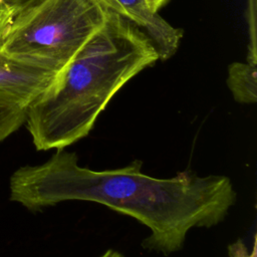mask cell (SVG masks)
<instances>
[{
	"mask_svg": "<svg viewBox=\"0 0 257 257\" xmlns=\"http://www.w3.org/2000/svg\"><path fill=\"white\" fill-rule=\"evenodd\" d=\"M108 9L126 18L141 29L154 44L159 60L174 56L183 38V30L165 20L146 0H100Z\"/></svg>",
	"mask_w": 257,
	"mask_h": 257,
	"instance_id": "obj_4",
	"label": "cell"
},
{
	"mask_svg": "<svg viewBox=\"0 0 257 257\" xmlns=\"http://www.w3.org/2000/svg\"><path fill=\"white\" fill-rule=\"evenodd\" d=\"M107 13L100 0H36L17 13L2 50L58 71L101 28Z\"/></svg>",
	"mask_w": 257,
	"mask_h": 257,
	"instance_id": "obj_3",
	"label": "cell"
},
{
	"mask_svg": "<svg viewBox=\"0 0 257 257\" xmlns=\"http://www.w3.org/2000/svg\"><path fill=\"white\" fill-rule=\"evenodd\" d=\"M227 85L233 98L243 104L257 101V64L235 61L228 67Z\"/></svg>",
	"mask_w": 257,
	"mask_h": 257,
	"instance_id": "obj_6",
	"label": "cell"
},
{
	"mask_svg": "<svg viewBox=\"0 0 257 257\" xmlns=\"http://www.w3.org/2000/svg\"><path fill=\"white\" fill-rule=\"evenodd\" d=\"M246 19L248 25L249 44L247 61L257 63V0H247Z\"/></svg>",
	"mask_w": 257,
	"mask_h": 257,
	"instance_id": "obj_8",
	"label": "cell"
},
{
	"mask_svg": "<svg viewBox=\"0 0 257 257\" xmlns=\"http://www.w3.org/2000/svg\"><path fill=\"white\" fill-rule=\"evenodd\" d=\"M17 9L11 4L3 1L0 3V50L4 47L11 32Z\"/></svg>",
	"mask_w": 257,
	"mask_h": 257,
	"instance_id": "obj_9",
	"label": "cell"
},
{
	"mask_svg": "<svg viewBox=\"0 0 257 257\" xmlns=\"http://www.w3.org/2000/svg\"><path fill=\"white\" fill-rule=\"evenodd\" d=\"M98 257H124L122 255V253L116 251V250H113V249H107L105 252H103L100 256Z\"/></svg>",
	"mask_w": 257,
	"mask_h": 257,
	"instance_id": "obj_12",
	"label": "cell"
},
{
	"mask_svg": "<svg viewBox=\"0 0 257 257\" xmlns=\"http://www.w3.org/2000/svg\"><path fill=\"white\" fill-rule=\"evenodd\" d=\"M4 1H6L7 3L14 6L17 9V13H18L20 10H22L23 8L31 5L36 0H4Z\"/></svg>",
	"mask_w": 257,
	"mask_h": 257,
	"instance_id": "obj_10",
	"label": "cell"
},
{
	"mask_svg": "<svg viewBox=\"0 0 257 257\" xmlns=\"http://www.w3.org/2000/svg\"><path fill=\"white\" fill-rule=\"evenodd\" d=\"M135 160L122 168L82 167L73 152H56L44 163L18 168L10 177V200L36 212L67 201L93 202L130 216L150 230L142 246L170 255L183 249L193 228L222 223L237 201L231 179L192 170L160 179Z\"/></svg>",
	"mask_w": 257,
	"mask_h": 257,
	"instance_id": "obj_1",
	"label": "cell"
},
{
	"mask_svg": "<svg viewBox=\"0 0 257 257\" xmlns=\"http://www.w3.org/2000/svg\"><path fill=\"white\" fill-rule=\"evenodd\" d=\"M57 71L0 50V94L30 106L48 87Z\"/></svg>",
	"mask_w": 257,
	"mask_h": 257,
	"instance_id": "obj_5",
	"label": "cell"
},
{
	"mask_svg": "<svg viewBox=\"0 0 257 257\" xmlns=\"http://www.w3.org/2000/svg\"><path fill=\"white\" fill-rule=\"evenodd\" d=\"M158 60L148 36L108 10L101 28L29 106L24 124L35 149L61 150L88 136L115 93Z\"/></svg>",
	"mask_w": 257,
	"mask_h": 257,
	"instance_id": "obj_2",
	"label": "cell"
},
{
	"mask_svg": "<svg viewBox=\"0 0 257 257\" xmlns=\"http://www.w3.org/2000/svg\"><path fill=\"white\" fill-rule=\"evenodd\" d=\"M146 1H147V3L149 4V6H150L153 10L159 12V11H160L164 6H166L171 0H146Z\"/></svg>",
	"mask_w": 257,
	"mask_h": 257,
	"instance_id": "obj_11",
	"label": "cell"
},
{
	"mask_svg": "<svg viewBox=\"0 0 257 257\" xmlns=\"http://www.w3.org/2000/svg\"><path fill=\"white\" fill-rule=\"evenodd\" d=\"M29 106L7 95L0 94V142L25 123Z\"/></svg>",
	"mask_w": 257,
	"mask_h": 257,
	"instance_id": "obj_7",
	"label": "cell"
}]
</instances>
